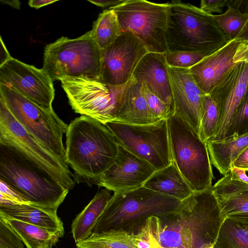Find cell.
Segmentation results:
<instances>
[{"instance_id":"cell-24","label":"cell","mask_w":248,"mask_h":248,"mask_svg":"<svg viewBox=\"0 0 248 248\" xmlns=\"http://www.w3.org/2000/svg\"><path fill=\"white\" fill-rule=\"evenodd\" d=\"M206 145L211 164L224 176L228 173L240 154L248 146V133L222 140H208Z\"/></svg>"},{"instance_id":"cell-46","label":"cell","mask_w":248,"mask_h":248,"mask_svg":"<svg viewBox=\"0 0 248 248\" xmlns=\"http://www.w3.org/2000/svg\"><path fill=\"white\" fill-rule=\"evenodd\" d=\"M1 2L14 8L20 9V2L18 0H1Z\"/></svg>"},{"instance_id":"cell-17","label":"cell","mask_w":248,"mask_h":248,"mask_svg":"<svg viewBox=\"0 0 248 248\" xmlns=\"http://www.w3.org/2000/svg\"><path fill=\"white\" fill-rule=\"evenodd\" d=\"M168 70L175 114L186 122L199 135L204 93L193 79L189 69L168 65Z\"/></svg>"},{"instance_id":"cell-38","label":"cell","mask_w":248,"mask_h":248,"mask_svg":"<svg viewBox=\"0 0 248 248\" xmlns=\"http://www.w3.org/2000/svg\"><path fill=\"white\" fill-rule=\"evenodd\" d=\"M233 62L248 63V43L246 41L241 40L238 45L233 57Z\"/></svg>"},{"instance_id":"cell-25","label":"cell","mask_w":248,"mask_h":248,"mask_svg":"<svg viewBox=\"0 0 248 248\" xmlns=\"http://www.w3.org/2000/svg\"><path fill=\"white\" fill-rule=\"evenodd\" d=\"M112 196L110 190L102 189L84 209L78 215L71 224V232L76 243L88 238L95 224Z\"/></svg>"},{"instance_id":"cell-21","label":"cell","mask_w":248,"mask_h":248,"mask_svg":"<svg viewBox=\"0 0 248 248\" xmlns=\"http://www.w3.org/2000/svg\"><path fill=\"white\" fill-rule=\"evenodd\" d=\"M114 122L136 125L154 123L142 92L141 85L133 77L123 94L119 112Z\"/></svg>"},{"instance_id":"cell-8","label":"cell","mask_w":248,"mask_h":248,"mask_svg":"<svg viewBox=\"0 0 248 248\" xmlns=\"http://www.w3.org/2000/svg\"><path fill=\"white\" fill-rule=\"evenodd\" d=\"M0 98L30 135L51 152L65 160L63 138L68 125L53 109H45L16 90L1 84Z\"/></svg>"},{"instance_id":"cell-23","label":"cell","mask_w":248,"mask_h":248,"mask_svg":"<svg viewBox=\"0 0 248 248\" xmlns=\"http://www.w3.org/2000/svg\"><path fill=\"white\" fill-rule=\"evenodd\" d=\"M143 186L180 201L193 192L173 161L168 166L156 170Z\"/></svg>"},{"instance_id":"cell-16","label":"cell","mask_w":248,"mask_h":248,"mask_svg":"<svg viewBox=\"0 0 248 248\" xmlns=\"http://www.w3.org/2000/svg\"><path fill=\"white\" fill-rule=\"evenodd\" d=\"M248 88V63H235L210 94L218 105L220 118L215 133L208 140L225 139L231 122Z\"/></svg>"},{"instance_id":"cell-36","label":"cell","mask_w":248,"mask_h":248,"mask_svg":"<svg viewBox=\"0 0 248 248\" xmlns=\"http://www.w3.org/2000/svg\"><path fill=\"white\" fill-rule=\"evenodd\" d=\"M0 204L31 203L23 195L0 180Z\"/></svg>"},{"instance_id":"cell-37","label":"cell","mask_w":248,"mask_h":248,"mask_svg":"<svg viewBox=\"0 0 248 248\" xmlns=\"http://www.w3.org/2000/svg\"><path fill=\"white\" fill-rule=\"evenodd\" d=\"M227 0H202L200 8L212 14V13H221L223 7L226 5Z\"/></svg>"},{"instance_id":"cell-43","label":"cell","mask_w":248,"mask_h":248,"mask_svg":"<svg viewBox=\"0 0 248 248\" xmlns=\"http://www.w3.org/2000/svg\"><path fill=\"white\" fill-rule=\"evenodd\" d=\"M12 58L10 53L8 51L2 38L0 37V66H1L6 62Z\"/></svg>"},{"instance_id":"cell-27","label":"cell","mask_w":248,"mask_h":248,"mask_svg":"<svg viewBox=\"0 0 248 248\" xmlns=\"http://www.w3.org/2000/svg\"><path fill=\"white\" fill-rule=\"evenodd\" d=\"M90 31L93 39L101 50L108 48L123 33L116 14L110 8L99 15Z\"/></svg>"},{"instance_id":"cell-41","label":"cell","mask_w":248,"mask_h":248,"mask_svg":"<svg viewBox=\"0 0 248 248\" xmlns=\"http://www.w3.org/2000/svg\"><path fill=\"white\" fill-rule=\"evenodd\" d=\"M226 6L236 9L243 13H248V0H227Z\"/></svg>"},{"instance_id":"cell-44","label":"cell","mask_w":248,"mask_h":248,"mask_svg":"<svg viewBox=\"0 0 248 248\" xmlns=\"http://www.w3.org/2000/svg\"><path fill=\"white\" fill-rule=\"evenodd\" d=\"M57 1V0H30L28 2V4L32 8L39 9Z\"/></svg>"},{"instance_id":"cell-32","label":"cell","mask_w":248,"mask_h":248,"mask_svg":"<svg viewBox=\"0 0 248 248\" xmlns=\"http://www.w3.org/2000/svg\"><path fill=\"white\" fill-rule=\"evenodd\" d=\"M248 133V88L231 122L225 139L237 137Z\"/></svg>"},{"instance_id":"cell-7","label":"cell","mask_w":248,"mask_h":248,"mask_svg":"<svg viewBox=\"0 0 248 248\" xmlns=\"http://www.w3.org/2000/svg\"><path fill=\"white\" fill-rule=\"evenodd\" d=\"M167 121L172 161L193 192L212 186L213 174L206 143L177 115Z\"/></svg>"},{"instance_id":"cell-3","label":"cell","mask_w":248,"mask_h":248,"mask_svg":"<svg viewBox=\"0 0 248 248\" xmlns=\"http://www.w3.org/2000/svg\"><path fill=\"white\" fill-rule=\"evenodd\" d=\"M0 180L33 205L57 210L68 189L19 147L0 135Z\"/></svg>"},{"instance_id":"cell-6","label":"cell","mask_w":248,"mask_h":248,"mask_svg":"<svg viewBox=\"0 0 248 248\" xmlns=\"http://www.w3.org/2000/svg\"><path fill=\"white\" fill-rule=\"evenodd\" d=\"M101 50L91 31L74 39L61 37L47 45L42 69L52 80L87 77L100 81Z\"/></svg>"},{"instance_id":"cell-11","label":"cell","mask_w":248,"mask_h":248,"mask_svg":"<svg viewBox=\"0 0 248 248\" xmlns=\"http://www.w3.org/2000/svg\"><path fill=\"white\" fill-rule=\"evenodd\" d=\"M105 124L112 132L119 144L147 161L156 170L172 162L167 120L147 124H130L114 121Z\"/></svg>"},{"instance_id":"cell-30","label":"cell","mask_w":248,"mask_h":248,"mask_svg":"<svg viewBox=\"0 0 248 248\" xmlns=\"http://www.w3.org/2000/svg\"><path fill=\"white\" fill-rule=\"evenodd\" d=\"M220 118L219 109L216 102L210 94L202 97L201 125L199 136L204 142L213 137Z\"/></svg>"},{"instance_id":"cell-18","label":"cell","mask_w":248,"mask_h":248,"mask_svg":"<svg viewBox=\"0 0 248 248\" xmlns=\"http://www.w3.org/2000/svg\"><path fill=\"white\" fill-rule=\"evenodd\" d=\"M241 41L237 39L230 41L189 68L193 79L204 94H210L214 88L235 64L233 62V57Z\"/></svg>"},{"instance_id":"cell-42","label":"cell","mask_w":248,"mask_h":248,"mask_svg":"<svg viewBox=\"0 0 248 248\" xmlns=\"http://www.w3.org/2000/svg\"><path fill=\"white\" fill-rule=\"evenodd\" d=\"M124 0H88L91 3L101 7L110 8L122 3Z\"/></svg>"},{"instance_id":"cell-14","label":"cell","mask_w":248,"mask_h":248,"mask_svg":"<svg viewBox=\"0 0 248 248\" xmlns=\"http://www.w3.org/2000/svg\"><path fill=\"white\" fill-rule=\"evenodd\" d=\"M0 84L16 90L45 109L53 110V81L42 69L12 58L0 66Z\"/></svg>"},{"instance_id":"cell-4","label":"cell","mask_w":248,"mask_h":248,"mask_svg":"<svg viewBox=\"0 0 248 248\" xmlns=\"http://www.w3.org/2000/svg\"><path fill=\"white\" fill-rule=\"evenodd\" d=\"M181 201L144 186L114 193L97 220L92 233L111 230L137 235L152 216L160 217L174 211Z\"/></svg>"},{"instance_id":"cell-39","label":"cell","mask_w":248,"mask_h":248,"mask_svg":"<svg viewBox=\"0 0 248 248\" xmlns=\"http://www.w3.org/2000/svg\"><path fill=\"white\" fill-rule=\"evenodd\" d=\"M248 171V146L240 154L232 164V167Z\"/></svg>"},{"instance_id":"cell-12","label":"cell","mask_w":248,"mask_h":248,"mask_svg":"<svg viewBox=\"0 0 248 248\" xmlns=\"http://www.w3.org/2000/svg\"><path fill=\"white\" fill-rule=\"evenodd\" d=\"M0 135L19 147L68 189L75 185L73 174L65 160L60 158L30 135L0 98Z\"/></svg>"},{"instance_id":"cell-49","label":"cell","mask_w":248,"mask_h":248,"mask_svg":"<svg viewBox=\"0 0 248 248\" xmlns=\"http://www.w3.org/2000/svg\"><path fill=\"white\" fill-rule=\"evenodd\" d=\"M248 43V40H245Z\"/></svg>"},{"instance_id":"cell-31","label":"cell","mask_w":248,"mask_h":248,"mask_svg":"<svg viewBox=\"0 0 248 248\" xmlns=\"http://www.w3.org/2000/svg\"><path fill=\"white\" fill-rule=\"evenodd\" d=\"M225 13L213 15V17L220 28L231 41L236 39L248 20V13H243L230 6Z\"/></svg>"},{"instance_id":"cell-26","label":"cell","mask_w":248,"mask_h":248,"mask_svg":"<svg viewBox=\"0 0 248 248\" xmlns=\"http://www.w3.org/2000/svg\"><path fill=\"white\" fill-rule=\"evenodd\" d=\"M0 217L11 226L27 248L52 247L64 235L59 231L29 224L2 214L0 213Z\"/></svg>"},{"instance_id":"cell-33","label":"cell","mask_w":248,"mask_h":248,"mask_svg":"<svg viewBox=\"0 0 248 248\" xmlns=\"http://www.w3.org/2000/svg\"><path fill=\"white\" fill-rule=\"evenodd\" d=\"M141 90L154 123L163 119L168 120L175 114L174 107L152 93L145 87L141 85Z\"/></svg>"},{"instance_id":"cell-9","label":"cell","mask_w":248,"mask_h":248,"mask_svg":"<svg viewBox=\"0 0 248 248\" xmlns=\"http://www.w3.org/2000/svg\"><path fill=\"white\" fill-rule=\"evenodd\" d=\"M114 11L122 31H132L149 52L166 54V39L170 3H157L145 0H124L109 8Z\"/></svg>"},{"instance_id":"cell-19","label":"cell","mask_w":248,"mask_h":248,"mask_svg":"<svg viewBox=\"0 0 248 248\" xmlns=\"http://www.w3.org/2000/svg\"><path fill=\"white\" fill-rule=\"evenodd\" d=\"M132 77L152 93L174 108L165 54L147 53L138 63Z\"/></svg>"},{"instance_id":"cell-10","label":"cell","mask_w":248,"mask_h":248,"mask_svg":"<svg viewBox=\"0 0 248 248\" xmlns=\"http://www.w3.org/2000/svg\"><path fill=\"white\" fill-rule=\"evenodd\" d=\"M61 81L74 111L104 124L117 119L123 94L129 81L111 86L87 77L66 78Z\"/></svg>"},{"instance_id":"cell-28","label":"cell","mask_w":248,"mask_h":248,"mask_svg":"<svg viewBox=\"0 0 248 248\" xmlns=\"http://www.w3.org/2000/svg\"><path fill=\"white\" fill-rule=\"evenodd\" d=\"M77 248H139L134 235L123 231L111 230L92 233L76 243Z\"/></svg>"},{"instance_id":"cell-2","label":"cell","mask_w":248,"mask_h":248,"mask_svg":"<svg viewBox=\"0 0 248 248\" xmlns=\"http://www.w3.org/2000/svg\"><path fill=\"white\" fill-rule=\"evenodd\" d=\"M118 145L105 124L81 115L68 125L65 160L74 170L77 180L97 185L116 157Z\"/></svg>"},{"instance_id":"cell-1","label":"cell","mask_w":248,"mask_h":248,"mask_svg":"<svg viewBox=\"0 0 248 248\" xmlns=\"http://www.w3.org/2000/svg\"><path fill=\"white\" fill-rule=\"evenodd\" d=\"M212 187L193 192L170 214L151 217L140 234L156 248H215L225 218Z\"/></svg>"},{"instance_id":"cell-45","label":"cell","mask_w":248,"mask_h":248,"mask_svg":"<svg viewBox=\"0 0 248 248\" xmlns=\"http://www.w3.org/2000/svg\"><path fill=\"white\" fill-rule=\"evenodd\" d=\"M236 39L241 40H248V20L245 26L238 35Z\"/></svg>"},{"instance_id":"cell-35","label":"cell","mask_w":248,"mask_h":248,"mask_svg":"<svg viewBox=\"0 0 248 248\" xmlns=\"http://www.w3.org/2000/svg\"><path fill=\"white\" fill-rule=\"evenodd\" d=\"M22 242L11 226L0 217V248H24Z\"/></svg>"},{"instance_id":"cell-29","label":"cell","mask_w":248,"mask_h":248,"mask_svg":"<svg viewBox=\"0 0 248 248\" xmlns=\"http://www.w3.org/2000/svg\"><path fill=\"white\" fill-rule=\"evenodd\" d=\"M215 248H248V225L225 219Z\"/></svg>"},{"instance_id":"cell-13","label":"cell","mask_w":248,"mask_h":248,"mask_svg":"<svg viewBox=\"0 0 248 248\" xmlns=\"http://www.w3.org/2000/svg\"><path fill=\"white\" fill-rule=\"evenodd\" d=\"M149 52L131 31H126L105 49L101 50L100 81L120 86L132 78L138 63Z\"/></svg>"},{"instance_id":"cell-20","label":"cell","mask_w":248,"mask_h":248,"mask_svg":"<svg viewBox=\"0 0 248 248\" xmlns=\"http://www.w3.org/2000/svg\"><path fill=\"white\" fill-rule=\"evenodd\" d=\"M212 188L225 219L248 225V184L233 179L228 173Z\"/></svg>"},{"instance_id":"cell-47","label":"cell","mask_w":248,"mask_h":248,"mask_svg":"<svg viewBox=\"0 0 248 248\" xmlns=\"http://www.w3.org/2000/svg\"><path fill=\"white\" fill-rule=\"evenodd\" d=\"M52 248V247H43V248Z\"/></svg>"},{"instance_id":"cell-15","label":"cell","mask_w":248,"mask_h":248,"mask_svg":"<svg viewBox=\"0 0 248 248\" xmlns=\"http://www.w3.org/2000/svg\"><path fill=\"white\" fill-rule=\"evenodd\" d=\"M117 155L110 166L100 177L97 185L114 193L143 186L156 171L149 163L118 144Z\"/></svg>"},{"instance_id":"cell-48","label":"cell","mask_w":248,"mask_h":248,"mask_svg":"<svg viewBox=\"0 0 248 248\" xmlns=\"http://www.w3.org/2000/svg\"><path fill=\"white\" fill-rule=\"evenodd\" d=\"M150 248H156L154 246H151Z\"/></svg>"},{"instance_id":"cell-34","label":"cell","mask_w":248,"mask_h":248,"mask_svg":"<svg viewBox=\"0 0 248 248\" xmlns=\"http://www.w3.org/2000/svg\"><path fill=\"white\" fill-rule=\"evenodd\" d=\"M165 55L169 66L188 69L208 55L205 53L194 51L167 52Z\"/></svg>"},{"instance_id":"cell-40","label":"cell","mask_w":248,"mask_h":248,"mask_svg":"<svg viewBox=\"0 0 248 248\" xmlns=\"http://www.w3.org/2000/svg\"><path fill=\"white\" fill-rule=\"evenodd\" d=\"M228 173L233 179L248 184V176L245 170L233 166Z\"/></svg>"},{"instance_id":"cell-5","label":"cell","mask_w":248,"mask_h":248,"mask_svg":"<svg viewBox=\"0 0 248 248\" xmlns=\"http://www.w3.org/2000/svg\"><path fill=\"white\" fill-rule=\"evenodd\" d=\"M166 39L168 52L194 51L208 55L230 41L213 14L180 0L170 3Z\"/></svg>"},{"instance_id":"cell-22","label":"cell","mask_w":248,"mask_h":248,"mask_svg":"<svg viewBox=\"0 0 248 248\" xmlns=\"http://www.w3.org/2000/svg\"><path fill=\"white\" fill-rule=\"evenodd\" d=\"M0 213L29 224L64 233L63 223L57 210L31 203L0 204Z\"/></svg>"}]
</instances>
